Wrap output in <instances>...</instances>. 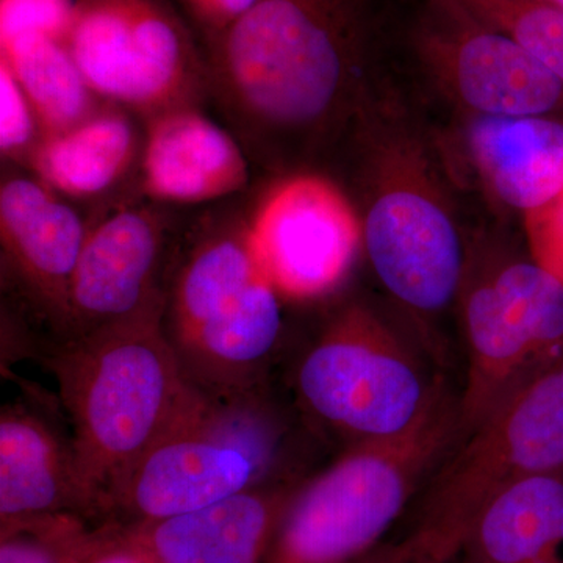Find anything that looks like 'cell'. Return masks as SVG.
<instances>
[{"mask_svg":"<svg viewBox=\"0 0 563 563\" xmlns=\"http://www.w3.org/2000/svg\"><path fill=\"white\" fill-rule=\"evenodd\" d=\"M141 169L144 191L158 202L214 201L250 181L243 144L195 107L151 118Z\"/></svg>","mask_w":563,"mask_h":563,"instance_id":"cell-16","label":"cell"},{"mask_svg":"<svg viewBox=\"0 0 563 563\" xmlns=\"http://www.w3.org/2000/svg\"><path fill=\"white\" fill-rule=\"evenodd\" d=\"M523 221L532 257L563 280V191Z\"/></svg>","mask_w":563,"mask_h":563,"instance_id":"cell-27","label":"cell"},{"mask_svg":"<svg viewBox=\"0 0 563 563\" xmlns=\"http://www.w3.org/2000/svg\"><path fill=\"white\" fill-rule=\"evenodd\" d=\"M0 46V60L16 77L44 135L69 131L101 110L65 40L27 33Z\"/></svg>","mask_w":563,"mask_h":563,"instance_id":"cell-21","label":"cell"},{"mask_svg":"<svg viewBox=\"0 0 563 563\" xmlns=\"http://www.w3.org/2000/svg\"><path fill=\"white\" fill-rule=\"evenodd\" d=\"M266 279L247 224L211 233L185 255L166 290L163 329L169 342L177 346L231 317Z\"/></svg>","mask_w":563,"mask_h":563,"instance_id":"cell-18","label":"cell"},{"mask_svg":"<svg viewBox=\"0 0 563 563\" xmlns=\"http://www.w3.org/2000/svg\"><path fill=\"white\" fill-rule=\"evenodd\" d=\"M461 439L448 383L409 432L346 448L296 488L265 563H354L383 543Z\"/></svg>","mask_w":563,"mask_h":563,"instance_id":"cell-5","label":"cell"},{"mask_svg":"<svg viewBox=\"0 0 563 563\" xmlns=\"http://www.w3.org/2000/svg\"><path fill=\"white\" fill-rule=\"evenodd\" d=\"M295 440L290 415L268 388L213 391L195 384L172 424L113 493L110 520H165L302 477Z\"/></svg>","mask_w":563,"mask_h":563,"instance_id":"cell-3","label":"cell"},{"mask_svg":"<svg viewBox=\"0 0 563 563\" xmlns=\"http://www.w3.org/2000/svg\"><path fill=\"white\" fill-rule=\"evenodd\" d=\"M374 36L372 0H257L209 40V90L244 151L284 166L365 113Z\"/></svg>","mask_w":563,"mask_h":563,"instance_id":"cell-1","label":"cell"},{"mask_svg":"<svg viewBox=\"0 0 563 563\" xmlns=\"http://www.w3.org/2000/svg\"><path fill=\"white\" fill-rule=\"evenodd\" d=\"M444 384L429 376L420 352L384 314L354 301L336 310L303 352L292 393L309 432L346 450L409 432Z\"/></svg>","mask_w":563,"mask_h":563,"instance_id":"cell-6","label":"cell"},{"mask_svg":"<svg viewBox=\"0 0 563 563\" xmlns=\"http://www.w3.org/2000/svg\"><path fill=\"white\" fill-rule=\"evenodd\" d=\"M70 563H157L135 533L118 521L95 525Z\"/></svg>","mask_w":563,"mask_h":563,"instance_id":"cell-26","label":"cell"},{"mask_svg":"<svg viewBox=\"0 0 563 563\" xmlns=\"http://www.w3.org/2000/svg\"><path fill=\"white\" fill-rule=\"evenodd\" d=\"M413 43L422 65L466 114L563 120V81L453 3L428 0Z\"/></svg>","mask_w":563,"mask_h":563,"instance_id":"cell-10","label":"cell"},{"mask_svg":"<svg viewBox=\"0 0 563 563\" xmlns=\"http://www.w3.org/2000/svg\"><path fill=\"white\" fill-rule=\"evenodd\" d=\"M555 472H563V350L455 444L426 484L413 528L457 558L493 495Z\"/></svg>","mask_w":563,"mask_h":563,"instance_id":"cell-8","label":"cell"},{"mask_svg":"<svg viewBox=\"0 0 563 563\" xmlns=\"http://www.w3.org/2000/svg\"><path fill=\"white\" fill-rule=\"evenodd\" d=\"M563 550V472L537 474L493 495L454 563H533Z\"/></svg>","mask_w":563,"mask_h":563,"instance_id":"cell-19","label":"cell"},{"mask_svg":"<svg viewBox=\"0 0 563 563\" xmlns=\"http://www.w3.org/2000/svg\"><path fill=\"white\" fill-rule=\"evenodd\" d=\"M363 252L384 290L420 324L459 302L470 254L433 155L402 121L365 111Z\"/></svg>","mask_w":563,"mask_h":563,"instance_id":"cell-4","label":"cell"},{"mask_svg":"<svg viewBox=\"0 0 563 563\" xmlns=\"http://www.w3.org/2000/svg\"><path fill=\"white\" fill-rule=\"evenodd\" d=\"M38 118L9 65L0 60V147L3 155L33 151ZM41 129V128H40Z\"/></svg>","mask_w":563,"mask_h":563,"instance_id":"cell-25","label":"cell"},{"mask_svg":"<svg viewBox=\"0 0 563 563\" xmlns=\"http://www.w3.org/2000/svg\"><path fill=\"white\" fill-rule=\"evenodd\" d=\"M207 38L221 35L246 14L257 0H177Z\"/></svg>","mask_w":563,"mask_h":563,"instance_id":"cell-29","label":"cell"},{"mask_svg":"<svg viewBox=\"0 0 563 563\" xmlns=\"http://www.w3.org/2000/svg\"><path fill=\"white\" fill-rule=\"evenodd\" d=\"M70 515L0 523V563H70L92 528Z\"/></svg>","mask_w":563,"mask_h":563,"instance_id":"cell-23","label":"cell"},{"mask_svg":"<svg viewBox=\"0 0 563 563\" xmlns=\"http://www.w3.org/2000/svg\"><path fill=\"white\" fill-rule=\"evenodd\" d=\"M49 365L73 424L85 487L110 521L113 493L188 401V377L163 313L65 340Z\"/></svg>","mask_w":563,"mask_h":563,"instance_id":"cell-2","label":"cell"},{"mask_svg":"<svg viewBox=\"0 0 563 563\" xmlns=\"http://www.w3.org/2000/svg\"><path fill=\"white\" fill-rule=\"evenodd\" d=\"M65 43L99 98L151 118L209 90L207 58L168 0H74Z\"/></svg>","mask_w":563,"mask_h":563,"instance_id":"cell-9","label":"cell"},{"mask_svg":"<svg viewBox=\"0 0 563 563\" xmlns=\"http://www.w3.org/2000/svg\"><path fill=\"white\" fill-rule=\"evenodd\" d=\"M302 479L262 485L195 512L124 526L157 563H265Z\"/></svg>","mask_w":563,"mask_h":563,"instance_id":"cell-15","label":"cell"},{"mask_svg":"<svg viewBox=\"0 0 563 563\" xmlns=\"http://www.w3.org/2000/svg\"><path fill=\"white\" fill-rule=\"evenodd\" d=\"M247 228L266 276L291 301L331 295L363 251L361 213L336 185L313 174L280 180Z\"/></svg>","mask_w":563,"mask_h":563,"instance_id":"cell-11","label":"cell"},{"mask_svg":"<svg viewBox=\"0 0 563 563\" xmlns=\"http://www.w3.org/2000/svg\"><path fill=\"white\" fill-rule=\"evenodd\" d=\"M136 150L139 135L128 114L103 109L69 131L44 135L31 152V163L52 190L92 198L129 172Z\"/></svg>","mask_w":563,"mask_h":563,"instance_id":"cell-20","label":"cell"},{"mask_svg":"<svg viewBox=\"0 0 563 563\" xmlns=\"http://www.w3.org/2000/svg\"><path fill=\"white\" fill-rule=\"evenodd\" d=\"M90 229L41 180L13 177L0 188L3 255L44 313L65 331L70 280Z\"/></svg>","mask_w":563,"mask_h":563,"instance_id":"cell-13","label":"cell"},{"mask_svg":"<svg viewBox=\"0 0 563 563\" xmlns=\"http://www.w3.org/2000/svg\"><path fill=\"white\" fill-rule=\"evenodd\" d=\"M58 515L106 523L70 439L27 407L10 404L0 415V523Z\"/></svg>","mask_w":563,"mask_h":563,"instance_id":"cell-14","label":"cell"},{"mask_svg":"<svg viewBox=\"0 0 563 563\" xmlns=\"http://www.w3.org/2000/svg\"><path fill=\"white\" fill-rule=\"evenodd\" d=\"M459 303L466 358L462 442L563 350V280L531 252L470 262Z\"/></svg>","mask_w":563,"mask_h":563,"instance_id":"cell-7","label":"cell"},{"mask_svg":"<svg viewBox=\"0 0 563 563\" xmlns=\"http://www.w3.org/2000/svg\"><path fill=\"white\" fill-rule=\"evenodd\" d=\"M74 16V0H0V41L43 33L65 40Z\"/></svg>","mask_w":563,"mask_h":563,"instance_id":"cell-24","label":"cell"},{"mask_svg":"<svg viewBox=\"0 0 563 563\" xmlns=\"http://www.w3.org/2000/svg\"><path fill=\"white\" fill-rule=\"evenodd\" d=\"M520 44L563 81V10L548 0H446Z\"/></svg>","mask_w":563,"mask_h":563,"instance_id":"cell-22","label":"cell"},{"mask_svg":"<svg viewBox=\"0 0 563 563\" xmlns=\"http://www.w3.org/2000/svg\"><path fill=\"white\" fill-rule=\"evenodd\" d=\"M354 563H454V559L429 533L413 528L398 542H383Z\"/></svg>","mask_w":563,"mask_h":563,"instance_id":"cell-28","label":"cell"},{"mask_svg":"<svg viewBox=\"0 0 563 563\" xmlns=\"http://www.w3.org/2000/svg\"><path fill=\"white\" fill-rule=\"evenodd\" d=\"M165 228L146 210H120L90 229L70 280L66 340L165 313Z\"/></svg>","mask_w":563,"mask_h":563,"instance_id":"cell-12","label":"cell"},{"mask_svg":"<svg viewBox=\"0 0 563 563\" xmlns=\"http://www.w3.org/2000/svg\"><path fill=\"white\" fill-rule=\"evenodd\" d=\"M548 2L554 3V5L561 7L563 10V0H548Z\"/></svg>","mask_w":563,"mask_h":563,"instance_id":"cell-30","label":"cell"},{"mask_svg":"<svg viewBox=\"0 0 563 563\" xmlns=\"http://www.w3.org/2000/svg\"><path fill=\"white\" fill-rule=\"evenodd\" d=\"M462 146L485 191L521 217L563 191V120L466 114Z\"/></svg>","mask_w":563,"mask_h":563,"instance_id":"cell-17","label":"cell"}]
</instances>
